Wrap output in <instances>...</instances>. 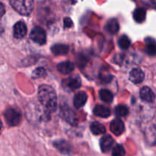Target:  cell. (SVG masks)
<instances>
[{
    "label": "cell",
    "instance_id": "1",
    "mask_svg": "<svg viewBox=\"0 0 156 156\" xmlns=\"http://www.w3.org/2000/svg\"><path fill=\"white\" fill-rule=\"evenodd\" d=\"M37 95L38 100L47 112L52 113L56 111L57 108V96L51 86L47 85L40 86Z\"/></svg>",
    "mask_w": 156,
    "mask_h": 156
},
{
    "label": "cell",
    "instance_id": "2",
    "mask_svg": "<svg viewBox=\"0 0 156 156\" xmlns=\"http://www.w3.org/2000/svg\"><path fill=\"white\" fill-rule=\"evenodd\" d=\"M10 4L20 15L28 16L34 9V0H10Z\"/></svg>",
    "mask_w": 156,
    "mask_h": 156
},
{
    "label": "cell",
    "instance_id": "3",
    "mask_svg": "<svg viewBox=\"0 0 156 156\" xmlns=\"http://www.w3.org/2000/svg\"><path fill=\"white\" fill-rule=\"evenodd\" d=\"M4 117L8 124L11 126H18L21 121V113L17 108H11L6 110Z\"/></svg>",
    "mask_w": 156,
    "mask_h": 156
},
{
    "label": "cell",
    "instance_id": "4",
    "mask_svg": "<svg viewBox=\"0 0 156 156\" xmlns=\"http://www.w3.org/2000/svg\"><path fill=\"white\" fill-rule=\"evenodd\" d=\"M30 37L34 42L40 45H44L47 41V34H46L45 30L41 27H34L30 34Z\"/></svg>",
    "mask_w": 156,
    "mask_h": 156
},
{
    "label": "cell",
    "instance_id": "5",
    "mask_svg": "<svg viewBox=\"0 0 156 156\" xmlns=\"http://www.w3.org/2000/svg\"><path fill=\"white\" fill-rule=\"evenodd\" d=\"M62 85L65 86V88H69L70 90H76L79 89L82 85V81L79 76H74L69 77L68 79H65L62 82Z\"/></svg>",
    "mask_w": 156,
    "mask_h": 156
},
{
    "label": "cell",
    "instance_id": "6",
    "mask_svg": "<svg viewBox=\"0 0 156 156\" xmlns=\"http://www.w3.org/2000/svg\"><path fill=\"white\" fill-rule=\"evenodd\" d=\"M27 28L25 23L23 21H18L14 26L13 34L17 39H22L27 34Z\"/></svg>",
    "mask_w": 156,
    "mask_h": 156
},
{
    "label": "cell",
    "instance_id": "7",
    "mask_svg": "<svg viewBox=\"0 0 156 156\" xmlns=\"http://www.w3.org/2000/svg\"><path fill=\"white\" fill-rule=\"evenodd\" d=\"M110 129L116 136H120L124 132L125 126L123 122L120 119H114L110 125Z\"/></svg>",
    "mask_w": 156,
    "mask_h": 156
},
{
    "label": "cell",
    "instance_id": "8",
    "mask_svg": "<svg viewBox=\"0 0 156 156\" xmlns=\"http://www.w3.org/2000/svg\"><path fill=\"white\" fill-rule=\"evenodd\" d=\"M129 79L133 83L140 84L143 82L145 79V74L143 70L139 68L133 69L129 73Z\"/></svg>",
    "mask_w": 156,
    "mask_h": 156
},
{
    "label": "cell",
    "instance_id": "9",
    "mask_svg": "<svg viewBox=\"0 0 156 156\" xmlns=\"http://www.w3.org/2000/svg\"><path fill=\"white\" fill-rule=\"evenodd\" d=\"M140 98L142 100L145 101L149 103H152L155 101V95L153 91H152L150 88L147 86H144L140 89Z\"/></svg>",
    "mask_w": 156,
    "mask_h": 156
},
{
    "label": "cell",
    "instance_id": "10",
    "mask_svg": "<svg viewBox=\"0 0 156 156\" xmlns=\"http://www.w3.org/2000/svg\"><path fill=\"white\" fill-rule=\"evenodd\" d=\"M114 143V139L110 135H106L102 137L100 141V146L102 152L105 153L109 152L110 149L112 148Z\"/></svg>",
    "mask_w": 156,
    "mask_h": 156
},
{
    "label": "cell",
    "instance_id": "11",
    "mask_svg": "<svg viewBox=\"0 0 156 156\" xmlns=\"http://www.w3.org/2000/svg\"><path fill=\"white\" fill-rule=\"evenodd\" d=\"M88 99V96H87L86 93L84 91H80V92L77 93L75 95L74 99H73V104L76 108H81L85 105Z\"/></svg>",
    "mask_w": 156,
    "mask_h": 156
},
{
    "label": "cell",
    "instance_id": "12",
    "mask_svg": "<svg viewBox=\"0 0 156 156\" xmlns=\"http://www.w3.org/2000/svg\"><path fill=\"white\" fill-rule=\"evenodd\" d=\"M75 66L70 61H66V62H62L57 65V69L60 73L63 75L69 74L70 73L74 70Z\"/></svg>",
    "mask_w": 156,
    "mask_h": 156
},
{
    "label": "cell",
    "instance_id": "13",
    "mask_svg": "<svg viewBox=\"0 0 156 156\" xmlns=\"http://www.w3.org/2000/svg\"><path fill=\"white\" fill-rule=\"evenodd\" d=\"M61 116L69 124L73 125V126H76L77 124V119L76 118L75 115L73 114V111L69 109V108H63V109H62Z\"/></svg>",
    "mask_w": 156,
    "mask_h": 156
},
{
    "label": "cell",
    "instance_id": "14",
    "mask_svg": "<svg viewBox=\"0 0 156 156\" xmlns=\"http://www.w3.org/2000/svg\"><path fill=\"white\" fill-rule=\"evenodd\" d=\"M93 113L95 116L101 118H107L111 115V111L108 108L104 105H96L93 110Z\"/></svg>",
    "mask_w": 156,
    "mask_h": 156
},
{
    "label": "cell",
    "instance_id": "15",
    "mask_svg": "<svg viewBox=\"0 0 156 156\" xmlns=\"http://www.w3.org/2000/svg\"><path fill=\"white\" fill-rule=\"evenodd\" d=\"M69 48L67 45L62 44H56L51 47V52L56 56H64L68 53Z\"/></svg>",
    "mask_w": 156,
    "mask_h": 156
},
{
    "label": "cell",
    "instance_id": "16",
    "mask_svg": "<svg viewBox=\"0 0 156 156\" xmlns=\"http://www.w3.org/2000/svg\"><path fill=\"white\" fill-rule=\"evenodd\" d=\"M53 146L56 149L63 154H69L71 152V146L68 142L65 140H57L53 143Z\"/></svg>",
    "mask_w": 156,
    "mask_h": 156
},
{
    "label": "cell",
    "instance_id": "17",
    "mask_svg": "<svg viewBox=\"0 0 156 156\" xmlns=\"http://www.w3.org/2000/svg\"><path fill=\"white\" fill-rule=\"evenodd\" d=\"M146 41V52L150 56L156 55V42L152 37H147L145 40Z\"/></svg>",
    "mask_w": 156,
    "mask_h": 156
},
{
    "label": "cell",
    "instance_id": "18",
    "mask_svg": "<svg viewBox=\"0 0 156 156\" xmlns=\"http://www.w3.org/2000/svg\"><path fill=\"white\" fill-rule=\"evenodd\" d=\"M106 29L111 34H117L119 31V29H120V25H119V22L117 21V20L115 19V18H112V19L109 20L107 23Z\"/></svg>",
    "mask_w": 156,
    "mask_h": 156
},
{
    "label": "cell",
    "instance_id": "19",
    "mask_svg": "<svg viewBox=\"0 0 156 156\" xmlns=\"http://www.w3.org/2000/svg\"><path fill=\"white\" fill-rule=\"evenodd\" d=\"M90 129H91V133L96 136L101 135L106 132L105 126L98 122H94V123H91V126H90Z\"/></svg>",
    "mask_w": 156,
    "mask_h": 156
},
{
    "label": "cell",
    "instance_id": "20",
    "mask_svg": "<svg viewBox=\"0 0 156 156\" xmlns=\"http://www.w3.org/2000/svg\"><path fill=\"white\" fill-rule=\"evenodd\" d=\"M146 11L143 8L136 9L133 12V18L137 23H143L146 20Z\"/></svg>",
    "mask_w": 156,
    "mask_h": 156
},
{
    "label": "cell",
    "instance_id": "21",
    "mask_svg": "<svg viewBox=\"0 0 156 156\" xmlns=\"http://www.w3.org/2000/svg\"><path fill=\"white\" fill-rule=\"evenodd\" d=\"M99 96L102 101L106 103H111L114 100V94L108 89H101L99 91Z\"/></svg>",
    "mask_w": 156,
    "mask_h": 156
},
{
    "label": "cell",
    "instance_id": "22",
    "mask_svg": "<svg viewBox=\"0 0 156 156\" xmlns=\"http://www.w3.org/2000/svg\"><path fill=\"white\" fill-rule=\"evenodd\" d=\"M114 113H115L116 116L119 117H126L129 113V109L126 105H117L114 110Z\"/></svg>",
    "mask_w": 156,
    "mask_h": 156
},
{
    "label": "cell",
    "instance_id": "23",
    "mask_svg": "<svg viewBox=\"0 0 156 156\" xmlns=\"http://www.w3.org/2000/svg\"><path fill=\"white\" fill-rule=\"evenodd\" d=\"M131 42L129 38L126 35H123L118 40V45L122 50H126L130 46Z\"/></svg>",
    "mask_w": 156,
    "mask_h": 156
},
{
    "label": "cell",
    "instance_id": "24",
    "mask_svg": "<svg viewBox=\"0 0 156 156\" xmlns=\"http://www.w3.org/2000/svg\"><path fill=\"white\" fill-rule=\"evenodd\" d=\"M126 152L121 145H116L112 150V156H125Z\"/></svg>",
    "mask_w": 156,
    "mask_h": 156
},
{
    "label": "cell",
    "instance_id": "25",
    "mask_svg": "<svg viewBox=\"0 0 156 156\" xmlns=\"http://www.w3.org/2000/svg\"><path fill=\"white\" fill-rule=\"evenodd\" d=\"M46 75H47L46 70L44 69V68L40 67V68L36 69L32 73V77H33V79H38V78L44 77Z\"/></svg>",
    "mask_w": 156,
    "mask_h": 156
},
{
    "label": "cell",
    "instance_id": "26",
    "mask_svg": "<svg viewBox=\"0 0 156 156\" xmlns=\"http://www.w3.org/2000/svg\"><path fill=\"white\" fill-rule=\"evenodd\" d=\"M64 22V27H66V28H69L73 25V21H72L71 18H66L63 20Z\"/></svg>",
    "mask_w": 156,
    "mask_h": 156
},
{
    "label": "cell",
    "instance_id": "27",
    "mask_svg": "<svg viewBox=\"0 0 156 156\" xmlns=\"http://www.w3.org/2000/svg\"><path fill=\"white\" fill-rule=\"evenodd\" d=\"M5 9L4 5L0 2V18L5 15Z\"/></svg>",
    "mask_w": 156,
    "mask_h": 156
},
{
    "label": "cell",
    "instance_id": "28",
    "mask_svg": "<svg viewBox=\"0 0 156 156\" xmlns=\"http://www.w3.org/2000/svg\"><path fill=\"white\" fill-rule=\"evenodd\" d=\"M152 5L154 8L156 9V0H152Z\"/></svg>",
    "mask_w": 156,
    "mask_h": 156
},
{
    "label": "cell",
    "instance_id": "29",
    "mask_svg": "<svg viewBox=\"0 0 156 156\" xmlns=\"http://www.w3.org/2000/svg\"><path fill=\"white\" fill-rule=\"evenodd\" d=\"M2 123L1 120H0V130H1V129H2Z\"/></svg>",
    "mask_w": 156,
    "mask_h": 156
}]
</instances>
